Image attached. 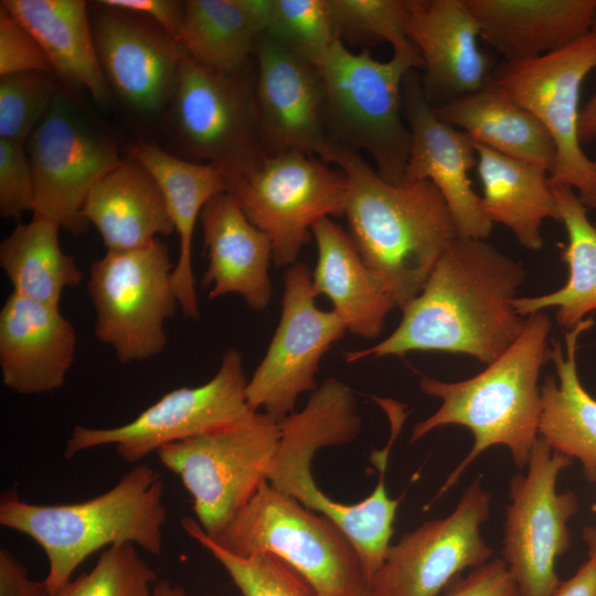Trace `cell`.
<instances>
[{
	"mask_svg": "<svg viewBox=\"0 0 596 596\" xmlns=\"http://www.w3.org/2000/svg\"><path fill=\"white\" fill-rule=\"evenodd\" d=\"M174 264L160 238L126 252H107L91 266L87 289L96 310L95 334L121 363L160 354L168 342L164 322L178 300Z\"/></svg>",
	"mask_w": 596,
	"mask_h": 596,
	"instance_id": "cell-9",
	"label": "cell"
},
{
	"mask_svg": "<svg viewBox=\"0 0 596 596\" xmlns=\"http://www.w3.org/2000/svg\"><path fill=\"white\" fill-rule=\"evenodd\" d=\"M331 163L348 180L349 234L365 265L402 308L419 294L458 236L453 215L430 181L390 183L360 153L336 143Z\"/></svg>",
	"mask_w": 596,
	"mask_h": 596,
	"instance_id": "cell-2",
	"label": "cell"
},
{
	"mask_svg": "<svg viewBox=\"0 0 596 596\" xmlns=\"http://www.w3.org/2000/svg\"><path fill=\"white\" fill-rule=\"evenodd\" d=\"M262 34L238 0H190L184 4L178 44L196 63L223 73H241Z\"/></svg>",
	"mask_w": 596,
	"mask_h": 596,
	"instance_id": "cell-34",
	"label": "cell"
},
{
	"mask_svg": "<svg viewBox=\"0 0 596 596\" xmlns=\"http://www.w3.org/2000/svg\"><path fill=\"white\" fill-rule=\"evenodd\" d=\"M552 189L558 220L567 234V243L561 249V259L568 268L567 280L545 295L518 296L512 306L522 317L556 308V324L570 330L587 315L596 312V225L589 221L588 210L572 188L558 185Z\"/></svg>",
	"mask_w": 596,
	"mask_h": 596,
	"instance_id": "cell-32",
	"label": "cell"
},
{
	"mask_svg": "<svg viewBox=\"0 0 596 596\" xmlns=\"http://www.w3.org/2000/svg\"><path fill=\"white\" fill-rule=\"evenodd\" d=\"M156 571L132 544L106 549L95 566L67 583L55 596H151Z\"/></svg>",
	"mask_w": 596,
	"mask_h": 596,
	"instance_id": "cell-38",
	"label": "cell"
},
{
	"mask_svg": "<svg viewBox=\"0 0 596 596\" xmlns=\"http://www.w3.org/2000/svg\"><path fill=\"white\" fill-rule=\"evenodd\" d=\"M443 121L465 131L475 143L552 171L556 151L547 130L498 85L433 108Z\"/></svg>",
	"mask_w": 596,
	"mask_h": 596,
	"instance_id": "cell-29",
	"label": "cell"
},
{
	"mask_svg": "<svg viewBox=\"0 0 596 596\" xmlns=\"http://www.w3.org/2000/svg\"><path fill=\"white\" fill-rule=\"evenodd\" d=\"M247 219L270 241L276 267L297 263L322 219L344 215L349 185L344 173L302 152L267 156L249 174L228 183Z\"/></svg>",
	"mask_w": 596,
	"mask_h": 596,
	"instance_id": "cell-13",
	"label": "cell"
},
{
	"mask_svg": "<svg viewBox=\"0 0 596 596\" xmlns=\"http://www.w3.org/2000/svg\"><path fill=\"white\" fill-rule=\"evenodd\" d=\"M255 100L266 156L302 152L331 164L333 142L323 119V88L315 65L266 35L257 42Z\"/></svg>",
	"mask_w": 596,
	"mask_h": 596,
	"instance_id": "cell-18",
	"label": "cell"
},
{
	"mask_svg": "<svg viewBox=\"0 0 596 596\" xmlns=\"http://www.w3.org/2000/svg\"><path fill=\"white\" fill-rule=\"evenodd\" d=\"M212 540L240 557H278L307 582L313 596H361L369 590L361 558L345 533L268 481Z\"/></svg>",
	"mask_w": 596,
	"mask_h": 596,
	"instance_id": "cell-7",
	"label": "cell"
},
{
	"mask_svg": "<svg viewBox=\"0 0 596 596\" xmlns=\"http://www.w3.org/2000/svg\"><path fill=\"white\" fill-rule=\"evenodd\" d=\"M264 35L316 66L337 40L328 0H275Z\"/></svg>",
	"mask_w": 596,
	"mask_h": 596,
	"instance_id": "cell-37",
	"label": "cell"
},
{
	"mask_svg": "<svg viewBox=\"0 0 596 596\" xmlns=\"http://www.w3.org/2000/svg\"><path fill=\"white\" fill-rule=\"evenodd\" d=\"M583 539L587 545L588 558L596 566V526H586L583 530Z\"/></svg>",
	"mask_w": 596,
	"mask_h": 596,
	"instance_id": "cell-49",
	"label": "cell"
},
{
	"mask_svg": "<svg viewBox=\"0 0 596 596\" xmlns=\"http://www.w3.org/2000/svg\"><path fill=\"white\" fill-rule=\"evenodd\" d=\"M475 145L482 187V212L492 224L509 228L524 247L540 249L543 246V222L546 219L560 221L549 172Z\"/></svg>",
	"mask_w": 596,
	"mask_h": 596,
	"instance_id": "cell-31",
	"label": "cell"
},
{
	"mask_svg": "<svg viewBox=\"0 0 596 596\" xmlns=\"http://www.w3.org/2000/svg\"><path fill=\"white\" fill-rule=\"evenodd\" d=\"M592 510H593L594 512H596V501L593 503Z\"/></svg>",
	"mask_w": 596,
	"mask_h": 596,
	"instance_id": "cell-50",
	"label": "cell"
},
{
	"mask_svg": "<svg viewBox=\"0 0 596 596\" xmlns=\"http://www.w3.org/2000/svg\"><path fill=\"white\" fill-rule=\"evenodd\" d=\"M245 13L258 30L264 35L269 26L275 0H238Z\"/></svg>",
	"mask_w": 596,
	"mask_h": 596,
	"instance_id": "cell-46",
	"label": "cell"
},
{
	"mask_svg": "<svg viewBox=\"0 0 596 596\" xmlns=\"http://www.w3.org/2000/svg\"><path fill=\"white\" fill-rule=\"evenodd\" d=\"M552 327L544 311L531 313L515 342L475 376L458 382L421 377V391L439 398L441 404L414 426L411 441L446 425L465 426L473 436L471 450L447 477L437 497L451 488L470 462L491 446H505L514 465L520 469L526 467L539 438V377L550 360Z\"/></svg>",
	"mask_w": 596,
	"mask_h": 596,
	"instance_id": "cell-3",
	"label": "cell"
},
{
	"mask_svg": "<svg viewBox=\"0 0 596 596\" xmlns=\"http://www.w3.org/2000/svg\"><path fill=\"white\" fill-rule=\"evenodd\" d=\"M160 472L139 464L106 492L89 500L38 504L6 494L0 524L34 540L44 551L49 571L43 579L55 596L93 553L121 544L159 556L167 509Z\"/></svg>",
	"mask_w": 596,
	"mask_h": 596,
	"instance_id": "cell-5",
	"label": "cell"
},
{
	"mask_svg": "<svg viewBox=\"0 0 596 596\" xmlns=\"http://www.w3.org/2000/svg\"><path fill=\"white\" fill-rule=\"evenodd\" d=\"M38 41L53 72L103 103L109 86L99 64L93 24L83 0H2Z\"/></svg>",
	"mask_w": 596,
	"mask_h": 596,
	"instance_id": "cell-30",
	"label": "cell"
},
{
	"mask_svg": "<svg viewBox=\"0 0 596 596\" xmlns=\"http://www.w3.org/2000/svg\"><path fill=\"white\" fill-rule=\"evenodd\" d=\"M594 324L587 317L566 330L564 347L554 340L550 360L556 377L549 375L541 385V437L553 451L577 459L585 478L596 481V400L583 386L577 372L579 337Z\"/></svg>",
	"mask_w": 596,
	"mask_h": 596,
	"instance_id": "cell-28",
	"label": "cell"
},
{
	"mask_svg": "<svg viewBox=\"0 0 596 596\" xmlns=\"http://www.w3.org/2000/svg\"><path fill=\"white\" fill-rule=\"evenodd\" d=\"M593 160H594V162H595V166H596V156H595V158H594Z\"/></svg>",
	"mask_w": 596,
	"mask_h": 596,
	"instance_id": "cell-52",
	"label": "cell"
},
{
	"mask_svg": "<svg viewBox=\"0 0 596 596\" xmlns=\"http://www.w3.org/2000/svg\"><path fill=\"white\" fill-rule=\"evenodd\" d=\"M57 92L49 72L0 76V139L28 141Z\"/></svg>",
	"mask_w": 596,
	"mask_h": 596,
	"instance_id": "cell-39",
	"label": "cell"
},
{
	"mask_svg": "<svg viewBox=\"0 0 596 596\" xmlns=\"http://www.w3.org/2000/svg\"><path fill=\"white\" fill-rule=\"evenodd\" d=\"M82 215L97 228L107 252L141 248L174 232L160 187L134 159L123 160L93 187Z\"/></svg>",
	"mask_w": 596,
	"mask_h": 596,
	"instance_id": "cell-27",
	"label": "cell"
},
{
	"mask_svg": "<svg viewBox=\"0 0 596 596\" xmlns=\"http://www.w3.org/2000/svg\"><path fill=\"white\" fill-rule=\"evenodd\" d=\"M552 596H596V566L588 558L568 579L561 582Z\"/></svg>",
	"mask_w": 596,
	"mask_h": 596,
	"instance_id": "cell-45",
	"label": "cell"
},
{
	"mask_svg": "<svg viewBox=\"0 0 596 596\" xmlns=\"http://www.w3.org/2000/svg\"><path fill=\"white\" fill-rule=\"evenodd\" d=\"M526 277L523 264L485 238L456 236L440 255L419 294L402 309L383 341L344 353L353 363L409 352L470 355L489 364L520 337L525 317L512 300Z\"/></svg>",
	"mask_w": 596,
	"mask_h": 596,
	"instance_id": "cell-1",
	"label": "cell"
},
{
	"mask_svg": "<svg viewBox=\"0 0 596 596\" xmlns=\"http://www.w3.org/2000/svg\"><path fill=\"white\" fill-rule=\"evenodd\" d=\"M280 434V422L255 412L238 426L157 451L191 494L196 521L210 538L217 536L268 481Z\"/></svg>",
	"mask_w": 596,
	"mask_h": 596,
	"instance_id": "cell-8",
	"label": "cell"
},
{
	"mask_svg": "<svg viewBox=\"0 0 596 596\" xmlns=\"http://www.w3.org/2000/svg\"><path fill=\"white\" fill-rule=\"evenodd\" d=\"M200 222L207 253L202 277L207 298L237 294L251 309H265L273 295L268 275L273 249L267 235L247 219L230 192L212 198Z\"/></svg>",
	"mask_w": 596,
	"mask_h": 596,
	"instance_id": "cell-23",
	"label": "cell"
},
{
	"mask_svg": "<svg viewBox=\"0 0 596 596\" xmlns=\"http://www.w3.org/2000/svg\"><path fill=\"white\" fill-rule=\"evenodd\" d=\"M480 38L504 62L562 50L596 29V0H465Z\"/></svg>",
	"mask_w": 596,
	"mask_h": 596,
	"instance_id": "cell-24",
	"label": "cell"
},
{
	"mask_svg": "<svg viewBox=\"0 0 596 596\" xmlns=\"http://www.w3.org/2000/svg\"><path fill=\"white\" fill-rule=\"evenodd\" d=\"M596 68V29L556 52L496 66L492 81L547 130L556 159L551 187L572 188L587 210H596V166L578 135L579 95Z\"/></svg>",
	"mask_w": 596,
	"mask_h": 596,
	"instance_id": "cell-10",
	"label": "cell"
},
{
	"mask_svg": "<svg viewBox=\"0 0 596 596\" xmlns=\"http://www.w3.org/2000/svg\"><path fill=\"white\" fill-rule=\"evenodd\" d=\"M100 6L140 14L158 24L175 42L181 31L184 4L172 0H102ZM178 43V42H177Z\"/></svg>",
	"mask_w": 596,
	"mask_h": 596,
	"instance_id": "cell-43",
	"label": "cell"
},
{
	"mask_svg": "<svg viewBox=\"0 0 596 596\" xmlns=\"http://www.w3.org/2000/svg\"><path fill=\"white\" fill-rule=\"evenodd\" d=\"M407 34L424 68L422 86L438 107L482 88L496 66L480 47V30L465 0H409Z\"/></svg>",
	"mask_w": 596,
	"mask_h": 596,
	"instance_id": "cell-21",
	"label": "cell"
},
{
	"mask_svg": "<svg viewBox=\"0 0 596 596\" xmlns=\"http://www.w3.org/2000/svg\"><path fill=\"white\" fill-rule=\"evenodd\" d=\"M151 596H189L187 592L179 585L173 584L169 579H158L152 587ZM217 596V595H203Z\"/></svg>",
	"mask_w": 596,
	"mask_h": 596,
	"instance_id": "cell-48",
	"label": "cell"
},
{
	"mask_svg": "<svg viewBox=\"0 0 596 596\" xmlns=\"http://www.w3.org/2000/svg\"><path fill=\"white\" fill-rule=\"evenodd\" d=\"M409 0H328L332 29L344 45L390 43L393 53L419 56L407 34Z\"/></svg>",
	"mask_w": 596,
	"mask_h": 596,
	"instance_id": "cell-35",
	"label": "cell"
},
{
	"mask_svg": "<svg viewBox=\"0 0 596 596\" xmlns=\"http://www.w3.org/2000/svg\"><path fill=\"white\" fill-rule=\"evenodd\" d=\"M178 137L196 162L219 168L227 183L257 169L262 143L254 76L205 67L184 54L171 98Z\"/></svg>",
	"mask_w": 596,
	"mask_h": 596,
	"instance_id": "cell-12",
	"label": "cell"
},
{
	"mask_svg": "<svg viewBox=\"0 0 596 596\" xmlns=\"http://www.w3.org/2000/svg\"><path fill=\"white\" fill-rule=\"evenodd\" d=\"M323 88V119L330 140L366 152L379 175L404 182L411 132L403 114L405 76L423 68L421 56L393 53L386 62L363 49L354 53L338 39L316 65Z\"/></svg>",
	"mask_w": 596,
	"mask_h": 596,
	"instance_id": "cell-6",
	"label": "cell"
},
{
	"mask_svg": "<svg viewBox=\"0 0 596 596\" xmlns=\"http://www.w3.org/2000/svg\"><path fill=\"white\" fill-rule=\"evenodd\" d=\"M318 258L312 289L326 296L347 331L374 339L396 304L380 278L365 265L353 240L331 217L312 227Z\"/></svg>",
	"mask_w": 596,
	"mask_h": 596,
	"instance_id": "cell-26",
	"label": "cell"
},
{
	"mask_svg": "<svg viewBox=\"0 0 596 596\" xmlns=\"http://www.w3.org/2000/svg\"><path fill=\"white\" fill-rule=\"evenodd\" d=\"M411 71L402 88L403 114L411 132L404 181H430L443 195L459 236L487 238L493 224L481 209L469 171L477 166L472 139L439 119L427 102L422 78Z\"/></svg>",
	"mask_w": 596,
	"mask_h": 596,
	"instance_id": "cell-19",
	"label": "cell"
},
{
	"mask_svg": "<svg viewBox=\"0 0 596 596\" xmlns=\"http://www.w3.org/2000/svg\"><path fill=\"white\" fill-rule=\"evenodd\" d=\"M61 226L33 213L19 223L0 244V266L12 285V292L58 307L65 288L76 287L83 273L76 258L60 245Z\"/></svg>",
	"mask_w": 596,
	"mask_h": 596,
	"instance_id": "cell-33",
	"label": "cell"
},
{
	"mask_svg": "<svg viewBox=\"0 0 596 596\" xmlns=\"http://www.w3.org/2000/svg\"><path fill=\"white\" fill-rule=\"evenodd\" d=\"M595 225H596V223H595Z\"/></svg>",
	"mask_w": 596,
	"mask_h": 596,
	"instance_id": "cell-53",
	"label": "cell"
},
{
	"mask_svg": "<svg viewBox=\"0 0 596 596\" xmlns=\"http://www.w3.org/2000/svg\"><path fill=\"white\" fill-rule=\"evenodd\" d=\"M103 8L93 32L108 86L138 111L159 110L172 98L185 52L146 17Z\"/></svg>",
	"mask_w": 596,
	"mask_h": 596,
	"instance_id": "cell-20",
	"label": "cell"
},
{
	"mask_svg": "<svg viewBox=\"0 0 596 596\" xmlns=\"http://www.w3.org/2000/svg\"><path fill=\"white\" fill-rule=\"evenodd\" d=\"M571 462L539 437L526 473L511 479L502 560L515 581L518 596H552L561 583L555 564L570 546L567 523L578 501L571 490L557 492L556 482Z\"/></svg>",
	"mask_w": 596,
	"mask_h": 596,
	"instance_id": "cell-14",
	"label": "cell"
},
{
	"mask_svg": "<svg viewBox=\"0 0 596 596\" xmlns=\"http://www.w3.org/2000/svg\"><path fill=\"white\" fill-rule=\"evenodd\" d=\"M247 382L240 352L230 349L210 381L170 391L135 419L110 428L76 426L64 457L114 445L123 460L136 464L163 446L238 426L255 413L247 403Z\"/></svg>",
	"mask_w": 596,
	"mask_h": 596,
	"instance_id": "cell-11",
	"label": "cell"
},
{
	"mask_svg": "<svg viewBox=\"0 0 596 596\" xmlns=\"http://www.w3.org/2000/svg\"><path fill=\"white\" fill-rule=\"evenodd\" d=\"M443 596H518V588L505 562L493 558L455 577Z\"/></svg>",
	"mask_w": 596,
	"mask_h": 596,
	"instance_id": "cell-42",
	"label": "cell"
},
{
	"mask_svg": "<svg viewBox=\"0 0 596 596\" xmlns=\"http://www.w3.org/2000/svg\"><path fill=\"white\" fill-rule=\"evenodd\" d=\"M131 158L153 177L164 196L174 232L179 257L172 272V286L185 318L200 317L192 267L193 234L205 204L228 192L224 173L216 167L174 157L156 145L138 142Z\"/></svg>",
	"mask_w": 596,
	"mask_h": 596,
	"instance_id": "cell-25",
	"label": "cell"
},
{
	"mask_svg": "<svg viewBox=\"0 0 596 596\" xmlns=\"http://www.w3.org/2000/svg\"><path fill=\"white\" fill-rule=\"evenodd\" d=\"M32 71L53 73L38 41L0 6V76Z\"/></svg>",
	"mask_w": 596,
	"mask_h": 596,
	"instance_id": "cell-41",
	"label": "cell"
},
{
	"mask_svg": "<svg viewBox=\"0 0 596 596\" xmlns=\"http://www.w3.org/2000/svg\"><path fill=\"white\" fill-rule=\"evenodd\" d=\"M362 426L352 390L329 377L311 392L307 404L280 422V439L268 482L306 508L332 520L353 543L364 568L368 586L391 546L398 499H391L385 485L390 447L372 457L380 469L374 490L353 503L332 500L316 483L311 460L323 447L351 443Z\"/></svg>",
	"mask_w": 596,
	"mask_h": 596,
	"instance_id": "cell-4",
	"label": "cell"
},
{
	"mask_svg": "<svg viewBox=\"0 0 596 596\" xmlns=\"http://www.w3.org/2000/svg\"><path fill=\"white\" fill-rule=\"evenodd\" d=\"M578 135L582 143L596 140V93L581 109Z\"/></svg>",
	"mask_w": 596,
	"mask_h": 596,
	"instance_id": "cell-47",
	"label": "cell"
},
{
	"mask_svg": "<svg viewBox=\"0 0 596 596\" xmlns=\"http://www.w3.org/2000/svg\"><path fill=\"white\" fill-rule=\"evenodd\" d=\"M33 209V177L24 143L0 139V215L19 219Z\"/></svg>",
	"mask_w": 596,
	"mask_h": 596,
	"instance_id": "cell-40",
	"label": "cell"
},
{
	"mask_svg": "<svg viewBox=\"0 0 596 596\" xmlns=\"http://www.w3.org/2000/svg\"><path fill=\"white\" fill-rule=\"evenodd\" d=\"M490 500L477 479L449 515L402 535L370 579V596H440L466 568L488 562L493 551L480 526L489 518Z\"/></svg>",
	"mask_w": 596,
	"mask_h": 596,
	"instance_id": "cell-17",
	"label": "cell"
},
{
	"mask_svg": "<svg viewBox=\"0 0 596 596\" xmlns=\"http://www.w3.org/2000/svg\"><path fill=\"white\" fill-rule=\"evenodd\" d=\"M181 525L223 566L243 596H313L307 582L278 557L270 554L240 557L214 542L196 520L184 518Z\"/></svg>",
	"mask_w": 596,
	"mask_h": 596,
	"instance_id": "cell-36",
	"label": "cell"
},
{
	"mask_svg": "<svg viewBox=\"0 0 596 596\" xmlns=\"http://www.w3.org/2000/svg\"><path fill=\"white\" fill-rule=\"evenodd\" d=\"M361 596H370L369 590H366L365 593H363Z\"/></svg>",
	"mask_w": 596,
	"mask_h": 596,
	"instance_id": "cell-51",
	"label": "cell"
},
{
	"mask_svg": "<svg viewBox=\"0 0 596 596\" xmlns=\"http://www.w3.org/2000/svg\"><path fill=\"white\" fill-rule=\"evenodd\" d=\"M0 596H49L44 581L29 577L25 566L7 549L0 550Z\"/></svg>",
	"mask_w": 596,
	"mask_h": 596,
	"instance_id": "cell-44",
	"label": "cell"
},
{
	"mask_svg": "<svg viewBox=\"0 0 596 596\" xmlns=\"http://www.w3.org/2000/svg\"><path fill=\"white\" fill-rule=\"evenodd\" d=\"M26 142L34 187L32 213L73 234L84 232L89 224L82 210L91 190L123 162L116 145L61 92Z\"/></svg>",
	"mask_w": 596,
	"mask_h": 596,
	"instance_id": "cell-15",
	"label": "cell"
},
{
	"mask_svg": "<svg viewBox=\"0 0 596 596\" xmlns=\"http://www.w3.org/2000/svg\"><path fill=\"white\" fill-rule=\"evenodd\" d=\"M76 344V331L58 307L8 296L0 311V369L7 389L21 395L58 390Z\"/></svg>",
	"mask_w": 596,
	"mask_h": 596,
	"instance_id": "cell-22",
	"label": "cell"
},
{
	"mask_svg": "<svg viewBox=\"0 0 596 596\" xmlns=\"http://www.w3.org/2000/svg\"><path fill=\"white\" fill-rule=\"evenodd\" d=\"M311 273L297 262L284 274L281 313L267 351L247 382L252 411L278 422L295 412L298 397L318 386L316 374L322 356L343 338L347 328L334 310L316 305Z\"/></svg>",
	"mask_w": 596,
	"mask_h": 596,
	"instance_id": "cell-16",
	"label": "cell"
}]
</instances>
